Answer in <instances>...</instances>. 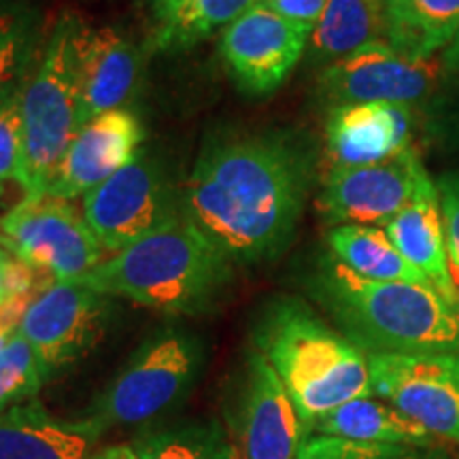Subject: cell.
Returning a JSON list of instances; mask_svg holds the SVG:
<instances>
[{
  "mask_svg": "<svg viewBox=\"0 0 459 459\" xmlns=\"http://www.w3.org/2000/svg\"><path fill=\"white\" fill-rule=\"evenodd\" d=\"M143 141L145 128L139 115L130 108L96 115L73 139L48 194L65 200L85 196L115 172L134 162Z\"/></svg>",
  "mask_w": 459,
  "mask_h": 459,
  "instance_id": "16",
  "label": "cell"
},
{
  "mask_svg": "<svg viewBox=\"0 0 459 459\" xmlns=\"http://www.w3.org/2000/svg\"><path fill=\"white\" fill-rule=\"evenodd\" d=\"M385 232L395 249L426 274L434 290L459 311V290L451 273L436 181L423 183L412 203L387 223Z\"/></svg>",
  "mask_w": 459,
  "mask_h": 459,
  "instance_id": "19",
  "label": "cell"
},
{
  "mask_svg": "<svg viewBox=\"0 0 459 459\" xmlns=\"http://www.w3.org/2000/svg\"><path fill=\"white\" fill-rule=\"evenodd\" d=\"M111 313V296L79 281H54L30 302L17 330L37 355L45 381H51L100 342Z\"/></svg>",
  "mask_w": 459,
  "mask_h": 459,
  "instance_id": "11",
  "label": "cell"
},
{
  "mask_svg": "<svg viewBox=\"0 0 459 459\" xmlns=\"http://www.w3.org/2000/svg\"><path fill=\"white\" fill-rule=\"evenodd\" d=\"M83 217L107 251H124L136 240L183 217V198L162 160L141 152L83 196Z\"/></svg>",
  "mask_w": 459,
  "mask_h": 459,
  "instance_id": "7",
  "label": "cell"
},
{
  "mask_svg": "<svg viewBox=\"0 0 459 459\" xmlns=\"http://www.w3.org/2000/svg\"><path fill=\"white\" fill-rule=\"evenodd\" d=\"M421 128L417 107L398 102H355L332 107L325 119V153L330 169L368 166L409 152Z\"/></svg>",
  "mask_w": 459,
  "mask_h": 459,
  "instance_id": "15",
  "label": "cell"
},
{
  "mask_svg": "<svg viewBox=\"0 0 459 459\" xmlns=\"http://www.w3.org/2000/svg\"><path fill=\"white\" fill-rule=\"evenodd\" d=\"M440 60H443L449 79H459V34L449 43V48L440 54Z\"/></svg>",
  "mask_w": 459,
  "mask_h": 459,
  "instance_id": "35",
  "label": "cell"
},
{
  "mask_svg": "<svg viewBox=\"0 0 459 459\" xmlns=\"http://www.w3.org/2000/svg\"><path fill=\"white\" fill-rule=\"evenodd\" d=\"M232 264L183 215L74 281L153 311L196 317L226 294Z\"/></svg>",
  "mask_w": 459,
  "mask_h": 459,
  "instance_id": "4",
  "label": "cell"
},
{
  "mask_svg": "<svg viewBox=\"0 0 459 459\" xmlns=\"http://www.w3.org/2000/svg\"><path fill=\"white\" fill-rule=\"evenodd\" d=\"M317 177V149L296 130L226 128L206 136L183 189V215L234 264L279 257Z\"/></svg>",
  "mask_w": 459,
  "mask_h": 459,
  "instance_id": "1",
  "label": "cell"
},
{
  "mask_svg": "<svg viewBox=\"0 0 459 459\" xmlns=\"http://www.w3.org/2000/svg\"><path fill=\"white\" fill-rule=\"evenodd\" d=\"M443 211L446 251H449L451 273L455 285H459V170H446L436 181Z\"/></svg>",
  "mask_w": 459,
  "mask_h": 459,
  "instance_id": "31",
  "label": "cell"
},
{
  "mask_svg": "<svg viewBox=\"0 0 459 459\" xmlns=\"http://www.w3.org/2000/svg\"><path fill=\"white\" fill-rule=\"evenodd\" d=\"M0 247H4V249L11 251V243H9V238L4 237V232H0Z\"/></svg>",
  "mask_w": 459,
  "mask_h": 459,
  "instance_id": "37",
  "label": "cell"
},
{
  "mask_svg": "<svg viewBox=\"0 0 459 459\" xmlns=\"http://www.w3.org/2000/svg\"><path fill=\"white\" fill-rule=\"evenodd\" d=\"M226 417L237 459H296L311 436L283 381L255 349L234 378Z\"/></svg>",
  "mask_w": 459,
  "mask_h": 459,
  "instance_id": "8",
  "label": "cell"
},
{
  "mask_svg": "<svg viewBox=\"0 0 459 459\" xmlns=\"http://www.w3.org/2000/svg\"><path fill=\"white\" fill-rule=\"evenodd\" d=\"M79 30L82 22L77 17H60L24 85V149L17 183L26 196L49 192L62 158L83 126L77 71Z\"/></svg>",
  "mask_w": 459,
  "mask_h": 459,
  "instance_id": "5",
  "label": "cell"
},
{
  "mask_svg": "<svg viewBox=\"0 0 459 459\" xmlns=\"http://www.w3.org/2000/svg\"><path fill=\"white\" fill-rule=\"evenodd\" d=\"M139 459H237L230 436L213 419L153 423L136 434Z\"/></svg>",
  "mask_w": 459,
  "mask_h": 459,
  "instance_id": "25",
  "label": "cell"
},
{
  "mask_svg": "<svg viewBox=\"0 0 459 459\" xmlns=\"http://www.w3.org/2000/svg\"><path fill=\"white\" fill-rule=\"evenodd\" d=\"M328 247L338 262L364 279L432 285L426 274L395 249L392 238L381 228L353 223L334 226L328 232Z\"/></svg>",
  "mask_w": 459,
  "mask_h": 459,
  "instance_id": "24",
  "label": "cell"
},
{
  "mask_svg": "<svg viewBox=\"0 0 459 459\" xmlns=\"http://www.w3.org/2000/svg\"><path fill=\"white\" fill-rule=\"evenodd\" d=\"M402 459H451L443 455L438 451H429V449H411Z\"/></svg>",
  "mask_w": 459,
  "mask_h": 459,
  "instance_id": "36",
  "label": "cell"
},
{
  "mask_svg": "<svg viewBox=\"0 0 459 459\" xmlns=\"http://www.w3.org/2000/svg\"><path fill=\"white\" fill-rule=\"evenodd\" d=\"M432 177L415 147L368 166H338L325 172L317 209L330 226H387Z\"/></svg>",
  "mask_w": 459,
  "mask_h": 459,
  "instance_id": "13",
  "label": "cell"
},
{
  "mask_svg": "<svg viewBox=\"0 0 459 459\" xmlns=\"http://www.w3.org/2000/svg\"><path fill=\"white\" fill-rule=\"evenodd\" d=\"M100 436L88 419H60L39 400L0 411V459H85Z\"/></svg>",
  "mask_w": 459,
  "mask_h": 459,
  "instance_id": "18",
  "label": "cell"
},
{
  "mask_svg": "<svg viewBox=\"0 0 459 459\" xmlns=\"http://www.w3.org/2000/svg\"><path fill=\"white\" fill-rule=\"evenodd\" d=\"M45 383L32 347L22 332L15 330L0 349V411L37 400Z\"/></svg>",
  "mask_w": 459,
  "mask_h": 459,
  "instance_id": "27",
  "label": "cell"
},
{
  "mask_svg": "<svg viewBox=\"0 0 459 459\" xmlns=\"http://www.w3.org/2000/svg\"><path fill=\"white\" fill-rule=\"evenodd\" d=\"M304 290L366 355L459 353V311L432 285L364 279L328 251Z\"/></svg>",
  "mask_w": 459,
  "mask_h": 459,
  "instance_id": "2",
  "label": "cell"
},
{
  "mask_svg": "<svg viewBox=\"0 0 459 459\" xmlns=\"http://www.w3.org/2000/svg\"><path fill=\"white\" fill-rule=\"evenodd\" d=\"M308 37L262 3L234 20L220 39V56L237 88L264 99L277 91L294 71Z\"/></svg>",
  "mask_w": 459,
  "mask_h": 459,
  "instance_id": "14",
  "label": "cell"
},
{
  "mask_svg": "<svg viewBox=\"0 0 459 459\" xmlns=\"http://www.w3.org/2000/svg\"><path fill=\"white\" fill-rule=\"evenodd\" d=\"M368 368L377 398L459 443V353H375Z\"/></svg>",
  "mask_w": 459,
  "mask_h": 459,
  "instance_id": "12",
  "label": "cell"
},
{
  "mask_svg": "<svg viewBox=\"0 0 459 459\" xmlns=\"http://www.w3.org/2000/svg\"><path fill=\"white\" fill-rule=\"evenodd\" d=\"M13 257L4 247H0V307L11 298L9 290V274H11V264H13Z\"/></svg>",
  "mask_w": 459,
  "mask_h": 459,
  "instance_id": "33",
  "label": "cell"
},
{
  "mask_svg": "<svg viewBox=\"0 0 459 459\" xmlns=\"http://www.w3.org/2000/svg\"><path fill=\"white\" fill-rule=\"evenodd\" d=\"M381 41H387L385 0H328L307 51L313 65L330 66Z\"/></svg>",
  "mask_w": 459,
  "mask_h": 459,
  "instance_id": "21",
  "label": "cell"
},
{
  "mask_svg": "<svg viewBox=\"0 0 459 459\" xmlns=\"http://www.w3.org/2000/svg\"><path fill=\"white\" fill-rule=\"evenodd\" d=\"M85 459H139L136 455L134 446L132 445H113V446H105V449L90 453Z\"/></svg>",
  "mask_w": 459,
  "mask_h": 459,
  "instance_id": "34",
  "label": "cell"
},
{
  "mask_svg": "<svg viewBox=\"0 0 459 459\" xmlns=\"http://www.w3.org/2000/svg\"><path fill=\"white\" fill-rule=\"evenodd\" d=\"M3 232L11 254L56 281H74L105 262L107 249L85 217L71 200L54 194L15 204L3 220Z\"/></svg>",
  "mask_w": 459,
  "mask_h": 459,
  "instance_id": "10",
  "label": "cell"
},
{
  "mask_svg": "<svg viewBox=\"0 0 459 459\" xmlns=\"http://www.w3.org/2000/svg\"><path fill=\"white\" fill-rule=\"evenodd\" d=\"M11 334H13V332L7 330V328H3V325H0V338H3V336H11Z\"/></svg>",
  "mask_w": 459,
  "mask_h": 459,
  "instance_id": "38",
  "label": "cell"
},
{
  "mask_svg": "<svg viewBox=\"0 0 459 459\" xmlns=\"http://www.w3.org/2000/svg\"><path fill=\"white\" fill-rule=\"evenodd\" d=\"M419 115L429 143L445 152L459 153V79H449L445 90Z\"/></svg>",
  "mask_w": 459,
  "mask_h": 459,
  "instance_id": "28",
  "label": "cell"
},
{
  "mask_svg": "<svg viewBox=\"0 0 459 459\" xmlns=\"http://www.w3.org/2000/svg\"><path fill=\"white\" fill-rule=\"evenodd\" d=\"M79 100L82 122L124 108L141 83V51L115 28H85L77 39Z\"/></svg>",
  "mask_w": 459,
  "mask_h": 459,
  "instance_id": "17",
  "label": "cell"
},
{
  "mask_svg": "<svg viewBox=\"0 0 459 459\" xmlns=\"http://www.w3.org/2000/svg\"><path fill=\"white\" fill-rule=\"evenodd\" d=\"M260 0H152L153 45L162 51H187L226 30Z\"/></svg>",
  "mask_w": 459,
  "mask_h": 459,
  "instance_id": "23",
  "label": "cell"
},
{
  "mask_svg": "<svg viewBox=\"0 0 459 459\" xmlns=\"http://www.w3.org/2000/svg\"><path fill=\"white\" fill-rule=\"evenodd\" d=\"M457 290H459V285H457Z\"/></svg>",
  "mask_w": 459,
  "mask_h": 459,
  "instance_id": "39",
  "label": "cell"
},
{
  "mask_svg": "<svg viewBox=\"0 0 459 459\" xmlns=\"http://www.w3.org/2000/svg\"><path fill=\"white\" fill-rule=\"evenodd\" d=\"M387 43L400 54L428 60L459 34V0H385Z\"/></svg>",
  "mask_w": 459,
  "mask_h": 459,
  "instance_id": "22",
  "label": "cell"
},
{
  "mask_svg": "<svg viewBox=\"0 0 459 459\" xmlns=\"http://www.w3.org/2000/svg\"><path fill=\"white\" fill-rule=\"evenodd\" d=\"M446 83L449 74L440 56L415 60L381 41L321 68L317 94L330 108L355 102H398L421 111Z\"/></svg>",
  "mask_w": 459,
  "mask_h": 459,
  "instance_id": "9",
  "label": "cell"
},
{
  "mask_svg": "<svg viewBox=\"0 0 459 459\" xmlns=\"http://www.w3.org/2000/svg\"><path fill=\"white\" fill-rule=\"evenodd\" d=\"M251 341L283 381L308 428L347 402L375 395L368 355L302 298H268L254 321Z\"/></svg>",
  "mask_w": 459,
  "mask_h": 459,
  "instance_id": "3",
  "label": "cell"
},
{
  "mask_svg": "<svg viewBox=\"0 0 459 459\" xmlns=\"http://www.w3.org/2000/svg\"><path fill=\"white\" fill-rule=\"evenodd\" d=\"M264 7L291 22L307 34H311L324 13L328 0H260Z\"/></svg>",
  "mask_w": 459,
  "mask_h": 459,
  "instance_id": "32",
  "label": "cell"
},
{
  "mask_svg": "<svg viewBox=\"0 0 459 459\" xmlns=\"http://www.w3.org/2000/svg\"><path fill=\"white\" fill-rule=\"evenodd\" d=\"M409 451L406 446L358 443L338 436L313 434L302 445L296 459H402Z\"/></svg>",
  "mask_w": 459,
  "mask_h": 459,
  "instance_id": "30",
  "label": "cell"
},
{
  "mask_svg": "<svg viewBox=\"0 0 459 459\" xmlns=\"http://www.w3.org/2000/svg\"><path fill=\"white\" fill-rule=\"evenodd\" d=\"M313 432L358 443L395 445L406 449H432L438 438L415 419L375 395L358 398L325 412L313 423Z\"/></svg>",
  "mask_w": 459,
  "mask_h": 459,
  "instance_id": "20",
  "label": "cell"
},
{
  "mask_svg": "<svg viewBox=\"0 0 459 459\" xmlns=\"http://www.w3.org/2000/svg\"><path fill=\"white\" fill-rule=\"evenodd\" d=\"M41 45V17L24 3L0 4V99L28 82Z\"/></svg>",
  "mask_w": 459,
  "mask_h": 459,
  "instance_id": "26",
  "label": "cell"
},
{
  "mask_svg": "<svg viewBox=\"0 0 459 459\" xmlns=\"http://www.w3.org/2000/svg\"><path fill=\"white\" fill-rule=\"evenodd\" d=\"M24 85L0 99V183L7 179L20 181L22 149H24V122H22Z\"/></svg>",
  "mask_w": 459,
  "mask_h": 459,
  "instance_id": "29",
  "label": "cell"
},
{
  "mask_svg": "<svg viewBox=\"0 0 459 459\" xmlns=\"http://www.w3.org/2000/svg\"><path fill=\"white\" fill-rule=\"evenodd\" d=\"M204 366V344L179 325L149 334L83 412L102 434L153 426L187 398Z\"/></svg>",
  "mask_w": 459,
  "mask_h": 459,
  "instance_id": "6",
  "label": "cell"
}]
</instances>
